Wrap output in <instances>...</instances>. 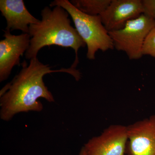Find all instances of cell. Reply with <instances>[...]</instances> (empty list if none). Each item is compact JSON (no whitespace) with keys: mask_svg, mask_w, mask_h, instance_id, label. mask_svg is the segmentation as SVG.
Returning <instances> with one entry per match:
<instances>
[{"mask_svg":"<svg viewBox=\"0 0 155 155\" xmlns=\"http://www.w3.org/2000/svg\"><path fill=\"white\" fill-rule=\"evenodd\" d=\"M143 14L155 19V0H142Z\"/></svg>","mask_w":155,"mask_h":155,"instance_id":"7c38bea8","label":"cell"},{"mask_svg":"<svg viewBox=\"0 0 155 155\" xmlns=\"http://www.w3.org/2000/svg\"><path fill=\"white\" fill-rule=\"evenodd\" d=\"M129 155H155V114L127 126Z\"/></svg>","mask_w":155,"mask_h":155,"instance_id":"52a82bcc","label":"cell"},{"mask_svg":"<svg viewBox=\"0 0 155 155\" xmlns=\"http://www.w3.org/2000/svg\"><path fill=\"white\" fill-rule=\"evenodd\" d=\"M111 2V0H72L70 2L84 14L91 16H100Z\"/></svg>","mask_w":155,"mask_h":155,"instance_id":"30bf717a","label":"cell"},{"mask_svg":"<svg viewBox=\"0 0 155 155\" xmlns=\"http://www.w3.org/2000/svg\"><path fill=\"white\" fill-rule=\"evenodd\" d=\"M128 142L127 126L112 125L84 144L87 155H125Z\"/></svg>","mask_w":155,"mask_h":155,"instance_id":"5b68a950","label":"cell"},{"mask_svg":"<svg viewBox=\"0 0 155 155\" xmlns=\"http://www.w3.org/2000/svg\"><path fill=\"white\" fill-rule=\"evenodd\" d=\"M79 155H87L86 151H85V149L83 147H82V148L81 150L80 153H79Z\"/></svg>","mask_w":155,"mask_h":155,"instance_id":"4fadbf2b","label":"cell"},{"mask_svg":"<svg viewBox=\"0 0 155 155\" xmlns=\"http://www.w3.org/2000/svg\"><path fill=\"white\" fill-rule=\"evenodd\" d=\"M155 28V19L141 14L131 19L119 30L109 32L114 48L126 53L130 60L142 58L143 45L147 36Z\"/></svg>","mask_w":155,"mask_h":155,"instance_id":"277c9868","label":"cell"},{"mask_svg":"<svg viewBox=\"0 0 155 155\" xmlns=\"http://www.w3.org/2000/svg\"><path fill=\"white\" fill-rule=\"evenodd\" d=\"M143 14L141 0H111L100 16L103 25L110 32L122 29L127 22Z\"/></svg>","mask_w":155,"mask_h":155,"instance_id":"ba28073f","label":"cell"},{"mask_svg":"<svg viewBox=\"0 0 155 155\" xmlns=\"http://www.w3.org/2000/svg\"><path fill=\"white\" fill-rule=\"evenodd\" d=\"M143 55H150L155 58V28L149 34L143 48Z\"/></svg>","mask_w":155,"mask_h":155,"instance_id":"8fae6325","label":"cell"},{"mask_svg":"<svg viewBox=\"0 0 155 155\" xmlns=\"http://www.w3.org/2000/svg\"><path fill=\"white\" fill-rule=\"evenodd\" d=\"M69 14L65 9L57 6L51 10L45 7L41 12V20L29 26L30 45L25 53L28 60L36 58L43 48L55 45L72 48L75 51V61H79L78 50L86 46L75 28L71 25Z\"/></svg>","mask_w":155,"mask_h":155,"instance_id":"7a4b0ae2","label":"cell"},{"mask_svg":"<svg viewBox=\"0 0 155 155\" xmlns=\"http://www.w3.org/2000/svg\"><path fill=\"white\" fill-rule=\"evenodd\" d=\"M22 65L21 71L9 83L8 90L1 97L0 116L4 121H10L15 115L22 112H40L43 107L38 100L40 98L49 102H54L52 94L44 82V76L46 74L66 72L72 75L76 81L81 76L73 64L68 69L52 70L49 65L42 64L36 58L30 60L28 65L25 61Z\"/></svg>","mask_w":155,"mask_h":155,"instance_id":"6da1fadb","label":"cell"},{"mask_svg":"<svg viewBox=\"0 0 155 155\" xmlns=\"http://www.w3.org/2000/svg\"><path fill=\"white\" fill-rule=\"evenodd\" d=\"M5 38L0 41V81L11 75L15 66H20V57L30 45L31 37L28 33L14 35L10 31L4 30Z\"/></svg>","mask_w":155,"mask_h":155,"instance_id":"8992f818","label":"cell"},{"mask_svg":"<svg viewBox=\"0 0 155 155\" xmlns=\"http://www.w3.org/2000/svg\"><path fill=\"white\" fill-rule=\"evenodd\" d=\"M50 6H60L69 13L75 29L87 46V58L89 60H94L96 53L99 50L104 52L114 49L113 41L103 25L101 16L84 14L68 0H55Z\"/></svg>","mask_w":155,"mask_h":155,"instance_id":"3957f363","label":"cell"},{"mask_svg":"<svg viewBox=\"0 0 155 155\" xmlns=\"http://www.w3.org/2000/svg\"><path fill=\"white\" fill-rule=\"evenodd\" d=\"M0 11L7 22L6 30H20L28 34L29 26L40 21L30 14L23 0H1Z\"/></svg>","mask_w":155,"mask_h":155,"instance_id":"9c48e42d","label":"cell"}]
</instances>
